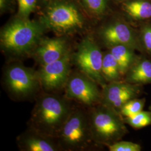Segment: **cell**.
Returning <instances> with one entry per match:
<instances>
[{
  "label": "cell",
  "mask_w": 151,
  "mask_h": 151,
  "mask_svg": "<svg viewBox=\"0 0 151 151\" xmlns=\"http://www.w3.org/2000/svg\"><path fill=\"white\" fill-rule=\"evenodd\" d=\"M46 30L39 20L16 16L1 30V49L6 54L12 56L32 54Z\"/></svg>",
  "instance_id": "1"
},
{
  "label": "cell",
  "mask_w": 151,
  "mask_h": 151,
  "mask_svg": "<svg viewBox=\"0 0 151 151\" xmlns=\"http://www.w3.org/2000/svg\"><path fill=\"white\" fill-rule=\"evenodd\" d=\"M79 4L71 0H52L47 3L39 20L45 29L59 36L83 31L87 19Z\"/></svg>",
  "instance_id": "2"
},
{
  "label": "cell",
  "mask_w": 151,
  "mask_h": 151,
  "mask_svg": "<svg viewBox=\"0 0 151 151\" xmlns=\"http://www.w3.org/2000/svg\"><path fill=\"white\" fill-rule=\"evenodd\" d=\"M72 110L70 104L64 98L44 95L38 99L34 108L30 129L56 139Z\"/></svg>",
  "instance_id": "3"
},
{
  "label": "cell",
  "mask_w": 151,
  "mask_h": 151,
  "mask_svg": "<svg viewBox=\"0 0 151 151\" xmlns=\"http://www.w3.org/2000/svg\"><path fill=\"white\" fill-rule=\"evenodd\" d=\"M88 116L92 137L96 145L108 147L128 133L124 118L113 108L100 103L92 106Z\"/></svg>",
  "instance_id": "4"
},
{
  "label": "cell",
  "mask_w": 151,
  "mask_h": 151,
  "mask_svg": "<svg viewBox=\"0 0 151 151\" xmlns=\"http://www.w3.org/2000/svg\"><path fill=\"white\" fill-rule=\"evenodd\" d=\"M102 21L94 35L101 46L108 49L115 45H125L140 53L137 28L119 12H113Z\"/></svg>",
  "instance_id": "5"
},
{
  "label": "cell",
  "mask_w": 151,
  "mask_h": 151,
  "mask_svg": "<svg viewBox=\"0 0 151 151\" xmlns=\"http://www.w3.org/2000/svg\"><path fill=\"white\" fill-rule=\"evenodd\" d=\"M56 139L61 149L67 151L83 150L95 144L92 137L88 113L81 109H72Z\"/></svg>",
  "instance_id": "6"
},
{
  "label": "cell",
  "mask_w": 151,
  "mask_h": 151,
  "mask_svg": "<svg viewBox=\"0 0 151 151\" xmlns=\"http://www.w3.org/2000/svg\"><path fill=\"white\" fill-rule=\"evenodd\" d=\"M104 52L94 35H88L78 44L75 53L71 54L72 62L80 72L90 77L100 86L107 82L102 75Z\"/></svg>",
  "instance_id": "7"
},
{
  "label": "cell",
  "mask_w": 151,
  "mask_h": 151,
  "mask_svg": "<svg viewBox=\"0 0 151 151\" xmlns=\"http://www.w3.org/2000/svg\"><path fill=\"white\" fill-rule=\"evenodd\" d=\"M4 81L11 95L20 99L33 95L40 85L38 73L18 63L7 67L5 72Z\"/></svg>",
  "instance_id": "8"
},
{
  "label": "cell",
  "mask_w": 151,
  "mask_h": 151,
  "mask_svg": "<svg viewBox=\"0 0 151 151\" xmlns=\"http://www.w3.org/2000/svg\"><path fill=\"white\" fill-rule=\"evenodd\" d=\"M98 86L97 82L82 72L73 73L65 83L66 97L93 106L101 101V91Z\"/></svg>",
  "instance_id": "9"
},
{
  "label": "cell",
  "mask_w": 151,
  "mask_h": 151,
  "mask_svg": "<svg viewBox=\"0 0 151 151\" xmlns=\"http://www.w3.org/2000/svg\"><path fill=\"white\" fill-rule=\"evenodd\" d=\"M143 92V86L123 80L109 82L102 87L100 104L119 111L125 103L131 99L140 97Z\"/></svg>",
  "instance_id": "10"
},
{
  "label": "cell",
  "mask_w": 151,
  "mask_h": 151,
  "mask_svg": "<svg viewBox=\"0 0 151 151\" xmlns=\"http://www.w3.org/2000/svg\"><path fill=\"white\" fill-rule=\"evenodd\" d=\"M71 62L70 52L60 60L42 65L38 72L40 85L48 91L55 90L65 85L70 76Z\"/></svg>",
  "instance_id": "11"
},
{
  "label": "cell",
  "mask_w": 151,
  "mask_h": 151,
  "mask_svg": "<svg viewBox=\"0 0 151 151\" xmlns=\"http://www.w3.org/2000/svg\"><path fill=\"white\" fill-rule=\"evenodd\" d=\"M70 52L66 38L59 36L55 38H42L32 54L42 66L60 60Z\"/></svg>",
  "instance_id": "12"
},
{
  "label": "cell",
  "mask_w": 151,
  "mask_h": 151,
  "mask_svg": "<svg viewBox=\"0 0 151 151\" xmlns=\"http://www.w3.org/2000/svg\"><path fill=\"white\" fill-rule=\"evenodd\" d=\"M56 139L29 129L20 135L17 144L22 151H57L61 150Z\"/></svg>",
  "instance_id": "13"
},
{
  "label": "cell",
  "mask_w": 151,
  "mask_h": 151,
  "mask_svg": "<svg viewBox=\"0 0 151 151\" xmlns=\"http://www.w3.org/2000/svg\"><path fill=\"white\" fill-rule=\"evenodd\" d=\"M119 5L120 13L134 27L151 20V0H128Z\"/></svg>",
  "instance_id": "14"
},
{
  "label": "cell",
  "mask_w": 151,
  "mask_h": 151,
  "mask_svg": "<svg viewBox=\"0 0 151 151\" xmlns=\"http://www.w3.org/2000/svg\"><path fill=\"white\" fill-rule=\"evenodd\" d=\"M123 81L142 86L151 84V58L139 53L137 60L124 75Z\"/></svg>",
  "instance_id": "15"
},
{
  "label": "cell",
  "mask_w": 151,
  "mask_h": 151,
  "mask_svg": "<svg viewBox=\"0 0 151 151\" xmlns=\"http://www.w3.org/2000/svg\"><path fill=\"white\" fill-rule=\"evenodd\" d=\"M114 0H78V3L88 16L101 22L113 11L111 4Z\"/></svg>",
  "instance_id": "16"
},
{
  "label": "cell",
  "mask_w": 151,
  "mask_h": 151,
  "mask_svg": "<svg viewBox=\"0 0 151 151\" xmlns=\"http://www.w3.org/2000/svg\"><path fill=\"white\" fill-rule=\"evenodd\" d=\"M108 50L116 60L123 77L139 56V53L137 54L136 53L137 51L135 49L125 45H115L108 49Z\"/></svg>",
  "instance_id": "17"
},
{
  "label": "cell",
  "mask_w": 151,
  "mask_h": 151,
  "mask_svg": "<svg viewBox=\"0 0 151 151\" xmlns=\"http://www.w3.org/2000/svg\"><path fill=\"white\" fill-rule=\"evenodd\" d=\"M101 71L103 77L107 83L123 80L116 60L108 49L104 52Z\"/></svg>",
  "instance_id": "18"
},
{
  "label": "cell",
  "mask_w": 151,
  "mask_h": 151,
  "mask_svg": "<svg viewBox=\"0 0 151 151\" xmlns=\"http://www.w3.org/2000/svg\"><path fill=\"white\" fill-rule=\"evenodd\" d=\"M137 28L140 54L151 58V20L144 22Z\"/></svg>",
  "instance_id": "19"
},
{
  "label": "cell",
  "mask_w": 151,
  "mask_h": 151,
  "mask_svg": "<svg viewBox=\"0 0 151 151\" xmlns=\"http://www.w3.org/2000/svg\"><path fill=\"white\" fill-rule=\"evenodd\" d=\"M124 122L135 129H140L151 125V110H142L134 115L124 118Z\"/></svg>",
  "instance_id": "20"
},
{
  "label": "cell",
  "mask_w": 151,
  "mask_h": 151,
  "mask_svg": "<svg viewBox=\"0 0 151 151\" xmlns=\"http://www.w3.org/2000/svg\"><path fill=\"white\" fill-rule=\"evenodd\" d=\"M146 103V98L136 97L125 103L119 112L123 118L132 116L143 110Z\"/></svg>",
  "instance_id": "21"
},
{
  "label": "cell",
  "mask_w": 151,
  "mask_h": 151,
  "mask_svg": "<svg viewBox=\"0 0 151 151\" xmlns=\"http://www.w3.org/2000/svg\"><path fill=\"white\" fill-rule=\"evenodd\" d=\"M17 13L16 16L23 19H29L32 12L37 9L39 0H16Z\"/></svg>",
  "instance_id": "22"
},
{
  "label": "cell",
  "mask_w": 151,
  "mask_h": 151,
  "mask_svg": "<svg viewBox=\"0 0 151 151\" xmlns=\"http://www.w3.org/2000/svg\"><path fill=\"white\" fill-rule=\"evenodd\" d=\"M110 151H141L142 147L139 144L120 140L108 147Z\"/></svg>",
  "instance_id": "23"
},
{
  "label": "cell",
  "mask_w": 151,
  "mask_h": 151,
  "mask_svg": "<svg viewBox=\"0 0 151 151\" xmlns=\"http://www.w3.org/2000/svg\"><path fill=\"white\" fill-rule=\"evenodd\" d=\"M15 0H0V13L4 14L14 10Z\"/></svg>",
  "instance_id": "24"
},
{
  "label": "cell",
  "mask_w": 151,
  "mask_h": 151,
  "mask_svg": "<svg viewBox=\"0 0 151 151\" xmlns=\"http://www.w3.org/2000/svg\"><path fill=\"white\" fill-rule=\"evenodd\" d=\"M128 1V0H114V2L115 3H116V4L119 5V4H120L123 2H124V1Z\"/></svg>",
  "instance_id": "25"
},
{
  "label": "cell",
  "mask_w": 151,
  "mask_h": 151,
  "mask_svg": "<svg viewBox=\"0 0 151 151\" xmlns=\"http://www.w3.org/2000/svg\"><path fill=\"white\" fill-rule=\"evenodd\" d=\"M41 1H42L43 2H45V3H48L49 1H52V0H41Z\"/></svg>",
  "instance_id": "26"
},
{
  "label": "cell",
  "mask_w": 151,
  "mask_h": 151,
  "mask_svg": "<svg viewBox=\"0 0 151 151\" xmlns=\"http://www.w3.org/2000/svg\"><path fill=\"white\" fill-rule=\"evenodd\" d=\"M148 109H149V110H151V102L150 103V105L148 106Z\"/></svg>",
  "instance_id": "27"
}]
</instances>
